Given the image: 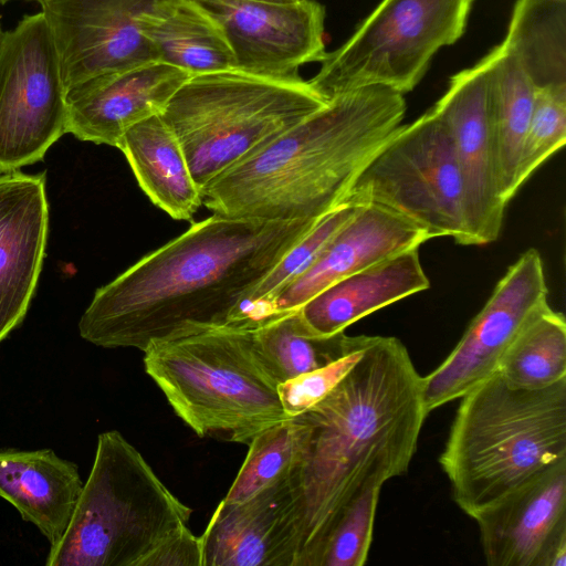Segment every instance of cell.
<instances>
[{
    "mask_svg": "<svg viewBox=\"0 0 566 566\" xmlns=\"http://www.w3.org/2000/svg\"><path fill=\"white\" fill-rule=\"evenodd\" d=\"M190 76L154 61L86 80L66 91V133L117 148L129 127L160 114Z\"/></svg>",
    "mask_w": 566,
    "mask_h": 566,
    "instance_id": "obj_16",
    "label": "cell"
},
{
    "mask_svg": "<svg viewBox=\"0 0 566 566\" xmlns=\"http://www.w3.org/2000/svg\"><path fill=\"white\" fill-rule=\"evenodd\" d=\"M501 46L535 90L566 85V0H517Z\"/></svg>",
    "mask_w": 566,
    "mask_h": 566,
    "instance_id": "obj_24",
    "label": "cell"
},
{
    "mask_svg": "<svg viewBox=\"0 0 566 566\" xmlns=\"http://www.w3.org/2000/svg\"><path fill=\"white\" fill-rule=\"evenodd\" d=\"M253 1H263V2H272V3H291L297 0H253Z\"/></svg>",
    "mask_w": 566,
    "mask_h": 566,
    "instance_id": "obj_33",
    "label": "cell"
},
{
    "mask_svg": "<svg viewBox=\"0 0 566 566\" xmlns=\"http://www.w3.org/2000/svg\"><path fill=\"white\" fill-rule=\"evenodd\" d=\"M143 566H202L201 538L187 525L155 548Z\"/></svg>",
    "mask_w": 566,
    "mask_h": 566,
    "instance_id": "obj_32",
    "label": "cell"
},
{
    "mask_svg": "<svg viewBox=\"0 0 566 566\" xmlns=\"http://www.w3.org/2000/svg\"><path fill=\"white\" fill-rule=\"evenodd\" d=\"M429 286L419 247H413L333 282L302 304L297 312L311 333L331 336Z\"/></svg>",
    "mask_w": 566,
    "mask_h": 566,
    "instance_id": "obj_20",
    "label": "cell"
},
{
    "mask_svg": "<svg viewBox=\"0 0 566 566\" xmlns=\"http://www.w3.org/2000/svg\"><path fill=\"white\" fill-rule=\"evenodd\" d=\"M221 28L235 70L292 77L310 62H322L325 9L314 0L272 3L253 0H191Z\"/></svg>",
    "mask_w": 566,
    "mask_h": 566,
    "instance_id": "obj_14",
    "label": "cell"
},
{
    "mask_svg": "<svg viewBox=\"0 0 566 566\" xmlns=\"http://www.w3.org/2000/svg\"><path fill=\"white\" fill-rule=\"evenodd\" d=\"M289 478L243 502L218 504L200 536L202 566L294 565Z\"/></svg>",
    "mask_w": 566,
    "mask_h": 566,
    "instance_id": "obj_19",
    "label": "cell"
},
{
    "mask_svg": "<svg viewBox=\"0 0 566 566\" xmlns=\"http://www.w3.org/2000/svg\"><path fill=\"white\" fill-rule=\"evenodd\" d=\"M566 461V378L537 389L496 371L461 397L439 457L457 505L474 518Z\"/></svg>",
    "mask_w": 566,
    "mask_h": 566,
    "instance_id": "obj_4",
    "label": "cell"
},
{
    "mask_svg": "<svg viewBox=\"0 0 566 566\" xmlns=\"http://www.w3.org/2000/svg\"><path fill=\"white\" fill-rule=\"evenodd\" d=\"M311 426L303 415L283 420L256 434L228 493L226 503L243 502L279 483L301 464Z\"/></svg>",
    "mask_w": 566,
    "mask_h": 566,
    "instance_id": "obj_28",
    "label": "cell"
},
{
    "mask_svg": "<svg viewBox=\"0 0 566 566\" xmlns=\"http://www.w3.org/2000/svg\"><path fill=\"white\" fill-rule=\"evenodd\" d=\"M489 566L566 565V461L473 518Z\"/></svg>",
    "mask_w": 566,
    "mask_h": 566,
    "instance_id": "obj_15",
    "label": "cell"
},
{
    "mask_svg": "<svg viewBox=\"0 0 566 566\" xmlns=\"http://www.w3.org/2000/svg\"><path fill=\"white\" fill-rule=\"evenodd\" d=\"M497 373L511 386L537 389L566 378V323L551 306L534 316L515 337Z\"/></svg>",
    "mask_w": 566,
    "mask_h": 566,
    "instance_id": "obj_27",
    "label": "cell"
},
{
    "mask_svg": "<svg viewBox=\"0 0 566 566\" xmlns=\"http://www.w3.org/2000/svg\"><path fill=\"white\" fill-rule=\"evenodd\" d=\"M381 488L367 489L340 514L325 542L319 566H363L366 563Z\"/></svg>",
    "mask_w": 566,
    "mask_h": 566,
    "instance_id": "obj_30",
    "label": "cell"
},
{
    "mask_svg": "<svg viewBox=\"0 0 566 566\" xmlns=\"http://www.w3.org/2000/svg\"><path fill=\"white\" fill-rule=\"evenodd\" d=\"M547 296L542 258L528 249L509 266L449 356L422 377L428 413L496 373L523 327L549 306Z\"/></svg>",
    "mask_w": 566,
    "mask_h": 566,
    "instance_id": "obj_11",
    "label": "cell"
},
{
    "mask_svg": "<svg viewBox=\"0 0 566 566\" xmlns=\"http://www.w3.org/2000/svg\"><path fill=\"white\" fill-rule=\"evenodd\" d=\"M427 240L409 220L377 206H359L313 264L265 304L263 323L298 308L333 282Z\"/></svg>",
    "mask_w": 566,
    "mask_h": 566,
    "instance_id": "obj_18",
    "label": "cell"
},
{
    "mask_svg": "<svg viewBox=\"0 0 566 566\" xmlns=\"http://www.w3.org/2000/svg\"><path fill=\"white\" fill-rule=\"evenodd\" d=\"M117 148L156 207L175 220L192 219L202 205L201 191L177 136L160 114L129 127Z\"/></svg>",
    "mask_w": 566,
    "mask_h": 566,
    "instance_id": "obj_22",
    "label": "cell"
},
{
    "mask_svg": "<svg viewBox=\"0 0 566 566\" xmlns=\"http://www.w3.org/2000/svg\"><path fill=\"white\" fill-rule=\"evenodd\" d=\"M327 103L300 75L228 70L191 75L160 115L202 190Z\"/></svg>",
    "mask_w": 566,
    "mask_h": 566,
    "instance_id": "obj_7",
    "label": "cell"
},
{
    "mask_svg": "<svg viewBox=\"0 0 566 566\" xmlns=\"http://www.w3.org/2000/svg\"><path fill=\"white\" fill-rule=\"evenodd\" d=\"M566 142V85L535 90L533 109L525 135L518 182L533 172Z\"/></svg>",
    "mask_w": 566,
    "mask_h": 566,
    "instance_id": "obj_29",
    "label": "cell"
},
{
    "mask_svg": "<svg viewBox=\"0 0 566 566\" xmlns=\"http://www.w3.org/2000/svg\"><path fill=\"white\" fill-rule=\"evenodd\" d=\"M45 175L0 174V343L23 321L45 254Z\"/></svg>",
    "mask_w": 566,
    "mask_h": 566,
    "instance_id": "obj_17",
    "label": "cell"
},
{
    "mask_svg": "<svg viewBox=\"0 0 566 566\" xmlns=\"http://www.w3.org/2000/svg\"><path fill=\"white\" fill-rule=\"evenodd\" d=\"M367 343L324 367L280 382L277 394L287 418L304 413L332 391L358 361Z\"/></svg>",
    "mask_w": 566,
    "mask_h": 566,
    "instance_id": "obj_31",
    "label": "cell"
},
{
    "mask_svg": "<svg viewBox=\"0 0 566 566\" xmlns=\"http://www.w3.org/2000/svg\"><path fill=\"white\" fill-rule=\"evenodd\" d=\"M140 30L157 60L191 75L235 70L219 24L191 0H166L144 15Z\"/></svg>",
    "mask_w": 566,
    "mask_h": 566,
    "instance_id": "obj_23",
    "label": "cell"
},
{
    "mask_svg": "<svg viewBox=\"0 0 566 566\" xmlns=\"http://www.w3.org/2000/svg\"><path fill=\"white\" fill-rule=\"evenodd\" d=\"M191 513L120 432H102L69 526L45 565L143 566Z\"/></svg>",
    "mask_w": 566,
    "mask_h": 566,
    "instance_id": "obj_6",
    "label": "cell"
},
{
    "mask_svg": "<svg viewBox=\"0 0 566 566\" xmlns=\"http://www.w3.org/2000/svg\"><path fill=\"white\" fill-rule=\"evenodd\" d=\"M321 219L265 221L213 213L195 222L96 290L80 318V335L96 346L144 352L155 340L228 325L243 300Z\"/></svg>",
    "mask_w": 566,
    "mask_h": 566,
    "instance_id": "obj_1",
    "label": "cell"
},
{
    "mask_svg": "<svg viewBox=\"0 0 566 566\" xmlns=\"http://www.w3.org/2000/svg\"><path fill=\"white\" fill-rule=\"evenodd\" d=\"M343 202L384 208L429 239L449 237L471 245L459 164L449 132L432 109L397 128L359 171Z\"/></svg>",
    "mask_w": 566,
    "mask_h": 566,
    "instance_id": "obj_9",
    "label": "cell"
},
{
    "mask_svg": "<svg viewBox=\"0 0 566 566\" xmlns=\"http://www.w3.org/2000/svg\"><path fill=\"white\" fill-rule=\"evenodd\" d=\"M473 0H382L308 82L325 99L368 86L415 88L433 55L463 34Z\"/></svg>",
    "mask_w": 566,
    "mask_h": 566,
    "instance_id": "obj_8",
    "label": "cell"
},
{
    "mask_svg": "<svg viewBox=\"0 0 566 566\" xmlns=\"http://www.w3.org/2000/svg\"><path fill=\"white\" fill-rule=\"evenodd\" d=\"M57 51L65 90L158 61L142 18L166 0H36Z\"/></svg>",
    "mask_w": 566,
    "mask_h": 566,
    "instance_id": "obj_12",
    "label": "cell"
},
{
    "mask_svg": "<svg viewBox=\"0 0 566 566\" xmlns=\"http://www.w3.org/2000/svg\"><path fill=\"white\" fill-rule=\"evenodd\" d=\"M302 415L310 440L289 478L294 566H319L345 509L408 471L428 415L422 376L398 338L370 336L348 374Z\"/></svg>",
    "mask_w": 566,
    "mask_h": 566,
    "instance_id": "obj_2",
    "label": "cell"
},
{
    "mask_svg": "<svg viewBox=\"0 0 566 566\" xmlns=\"http://www.w3.org/2000/svg\"><path fill=\"white\" fill-rule=\"evenodd\" d=\"M0 1L4 2V1H8V0H0Z\"/></svg>",
    "mask_w": 566,
    "mask_h": 566,
    "instance_id": "obj_35",
    "label": "cell"
},
{
    "mask_svg": "<svg viewBox=\"0 0 566 566\" xmlns=\"http://www.w3.org/2000/svg\"><path fill=\"white\" fill-rule=\"evenodd\" d=\"M492 125L502 197L506 203L521 188L518 172L535 87L501 44L489 54Z\"/></svg>",
    "mask_w": 566,
    "mask_h": 566,
    "instance_id": "obj_25",
    "label": "cell"
},
{
    "mask_svg": "<svg viewBox=\"0 0 566 566\" xmlns=\"http://www.w3.org/2000/svg\"><path fill=\"white\" fill-rule=\"evenodd\" d=\"M489 69L485 55L453 75L431 108L447 127L459 164L471 245L497 239L507 206L499 177Z\"/></svg>",
    "mask_w": 566,
    "mask_h": 566,
    "instance_id": "obj_13",
    "label": "cell"
},
{
    "mask_svg": "<svg viewBox=\"0 0 566 566\" xmlns=\"http://www.w3.org/2000/svg\"><path fill=\"white\" fill-rule=\"evenodd\" d=\"M2 35H3V31H2L1 24H0V42H1Z\"/></svg>",
    "mask_w": 566,
    "mask_h": 566,
    "instance_id": "obj_34",
    "label": "cell"
},
{
    "mask_svg": "<svg viewBox=\"0 0 566 566\" xmlns=\"http://www.w3.org/2000/svg\"><path fill=\"white\" fill-rule=\"evenodd\" d=\"M254 342L262 361L280 382L324 367L363 347L369 336H331L311 333L296 310L281 313L260 325Z\"/></svg>",
    "mask_w": 566,
    "mask_h": 566,
    "instance_id": "obj_26",
    "label": "cell"
},
{
    "mask_svg": "<svg viewBox=\"0 0 566 566\" xmlns=\"http://www.w3.org/2000/svg\"><path fill=\"white\" fill-rule=\"evenodd\" d=\"M403 95L368 86L336 95L201 192L212 213L265 221L318 220L401 125Z\"/></svg>",
    "mask_w": 566,
    "mask_h": 566,
    "instance_id": "obj_3",
    "label": "cell"
},
{
    "mask_svg": "<svg viewBox=\"0 0 566 566\" xmlns=\"http://www.w3.org/2000/svg\"><path fill=\"white\" fill-rule=\"evenodd\" d=\"M83 484L77 465L51 449L0 450V497L50 546L64 535Z\"/></svg>",
    "mask_w": 566,
    "mask_h": 566,
    "instance_id": "obj_21",
    "label": "cell"
},
{
    "mask_svg": "<svg viewBox=\"0 0 566 566\" xmlns=\"http://www.w3.org/2000/svg\"><path fill=\"white\" fill-rule=\"evenodd\" d=\"M253 332L229 325L203 328L155 340L143 352L146 374L198 437L248 446L289 419Z\"/></svg>",
    "mask_w": 566,
    "mask_h": 566,
    "instance_id": "obj_5",
    "label": "cell"
},
{
    "mask_svg": "<svg viewBox=\"0 0 566 566\" xmlns=\"http://www.w3.org/2000/svg\"><path fill=\"white\" fill-rule=\"evenodd\" d=\"M66 90L49 24L25 15L0 42V174L41 160L66 134Z\"/></svg>",
    "mask_w": 566,
    "mask_h": 566,
    "instance_id": "obj_10",
    "label": "cell"
}]
</instances>
